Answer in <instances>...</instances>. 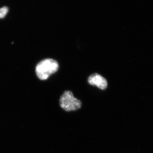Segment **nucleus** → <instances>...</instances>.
<instances>
[{
    "label": "nucleus",
    "instance_id": "1",
    "mask_svg": "<svg viewBox=\"0 0 153 153\" xmlns=\"http://www.w3.org/2000/svg\"><path fill=\"white\" fill-rule=\"evenodd\" d=\"M59 65L56 60L48 58L41 60L36 68V75L41 80H46L58 70Z\"/></svg>",
    "mask_w": 153,
    "mask_h": 153
},
{
    "label": "nucleus",
    "instance_id": "4",
    "mask_svg": "<svg viewBox=\"0 0 153 153\" xmlns=\"http://www.w3.org/2000/svg\"><path fill=\"white\" fill-rule=\"evenodd\" d=\"M8 11V9L7 7H3L2 8L0 9V18H4L5 16Z\"/></svg>",
    "mask_w": 153,
    "mask_h": 153
},
{
    "label": "nucleus",
    "instance_id": "3",
    "mask_svg": "<svg viewBox=\"0 0 153 153\" xmlns=\"http://www.w3.org/2000/svg\"><path fill=\"white\" fill-rule=\"evenodd\" d=\"M88 82L90 85H96L102 90H105L107 87L106 79L97 73L91 74L88 79Z\"/></svg>",
    "mask_w": 153,
    "mask_h": 153
},
{
    "label": "nucleus",
    "instance_id": "2",
    "mask_svg": "<svg viewBox=\"0 0 153 153\" xmlns=\"http://www.w3.org/2000/svg\"><path fill=\"white\" fill-rule=\"evenodd\" d=\"M60 106L66 111H76L82 106V102L75 98L73 93L70 91H64L60 100Z\"/></svg>",
    "mask_w": 153,
    "mask_h": 153
}]
</instances>
